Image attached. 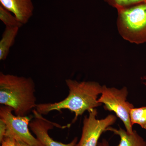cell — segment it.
<instances>
[{"label": "cell", "mask_w": 146, "mask_h": 146, "mask_svg": "<svg viewBox=\"0 0 146 146\" xmlns=\"http://www.w3.org/2000/svg\"><path fill=\"white\" fill-rule=\"evenodd\" d=\"M89 116L84 119L81 138L76 146H98V140L102 133L115 123L117 117L115 115H108L101 119H97V110L89 112Z\"/></svg>", "instance_id": "6"}, {"label": "cell", "mask_w": 146, "mask_h": 146, "mask_svg": "<svg viewBox=\"0 0 146 146\" xmlns=\"http://www.w3.org/2000/svg\"><path fill=\"white\" fill-rule=\"evenodd\" d=\"M109 5L117 10L146 2V0H104Z\"/></svg>", "instance_id": "13"}, {"label": "cell", "mask_w": 146, "mask_h": 146, "mask_svg": "<svg viewBox=\"0 0 146 146\" xmlns=\"http://www.w3.org/2000/svg\"><path fill=\"white\" fill-rule=\"evenodd\" d=\"M12 108L2 105L0 107V118L5 122L7 130L5 137L13 138L33 146H43L36 138L32 135L29 125L32 117L14 115Z\"/></svg>", "instance_id": "5"}, {"label": "cell", "mask_w": 146, "mask_h": 146, "mask_svg": "<svg viewBox=\"0 0 146 146\" xmlns=\"http://www.w3.org/2000/svg\"><path fill=\"white\" fill-rule=\"evenodd\" d=\"M117 10V27L123 39L136 44L146 43V1Z\"/></svg>", "instance_id": "3"}, {"label": "cell", "mask_w": 146, "mask_h": 146, "mask_svg": "<svg viewBox=\"0 0 146 146\" xmlns=\"http://www.w3.org/2000/svg\"><path fill=\"white\" fill-rule=\"evenodd\" d=\"M130 118L131 124H138L146 129V106L131 109Z\"/></svg>", "instance_id": "11"}, {"label": "cell", "mask_w": 146, "mask_h": 146, "mask_svg": "<svg viewBox=\"0 0 146 146\" xmlns=\"http://www.w3.org/2000/svg\"><path fill=\"white\" fill-rule=\"evenodd\" d=\"M128 94L127 88L124 87L121 89L114 87L109 88L106 85L102 86L101 96L98 99L99 103L104 104L105 109L113 111L123 121L128 133H132L133 130L130 118L131 109L134 108L133 105L127 101Z\"/></svg>", "instance_id": "4"}, {"label": "cell", "mask_w": 146, "mask_h": 146, "mask_svg": "<svg viewBox=\"0 0 146 146\" xmlns=\"http://www.w3.org/2000/svg\"><path fill=\"white\" fill-rule=\"evenodd\" d=\"M0 20L6 27H16L20 28L24 25L15 16L11 13L10 11L1 5H0Z\"/></svg>", "instance_id": "12"}, {"label": "cell", "mask_w": 146, "mask_h": 146, "mask_svg": "<svg viewBox=\"0 0 146 146\" xmlns=\"http://www.w3.org/2000/svg\"><path fill=\"white\" fill-rule=\"evenodd\" d=\"M98 146H110L108 142L106 140L104 139L101 142L98 143Z\"/></svg>", "instance_id": "16"}, {"label": "cell", "mask_w": 146, "mask_h": 146, "mask_svg": "<svg viewBox=\"0 0 146 146\" xmlns=\"http://www.w3.org/2000/svg\"><path fill=\"white\" fill-rule=\"evenodd\" d=\"M69 90L65 99L54 103L37 104L36 110L41 115H46L54 110L60 111L68 109L75 114L73 122L85 111L88 112L101 105L98 102V97L102 94V86L94 81L81 82L68 79L65 80Z\"/></svg>", "instance_id": "1"}, {"label": "cell", "mask_w": 146, "mask_h": 146, "mask_svg": "<svg viewBox=\"0 0 146 146\" xmlns=\"http://www.w3.org/2000/svg\"><path fill=\"white\" fill-rule=\"evenodd\" d=\"M0 3L23 25L27 23L33 15L34 6L32 0H0Z\"/></svg>", "instance_id": "8"}, {"label": "cell", "mask_w": 146, "mask_h": 146, "mask_svg": "<svg viewBox=\"0 0 146 146\" xmlns=\"http://www.w3.org/2000/svg\"><path fill=\"white\" fill-rule=\"evenodd\" d=\"M16 146H33L21 141H16Z\"/></svg>", "instance_id": "17"}, {"label": "cell", "mask_w": 146, "mask_h": 146, "mask_svg": "<svg viewBox=\"0 0 146 146\" xmlns=\"http://www.w3.org/2000/svg\"><path fill=\"white\" fill-rule=\"evenodd\" d=\"M35 92L31 78L0 73V104L12 108L16 116H27L36 108Z\"/></svg>", "instance_id": "2"}, {"label": "cell", "mask_w": 146, "mask_h": 146, "mask_svg": "<svg viewBox=\"0 0 146 146\" xmlns=\"http://www.w3.org/2000/svg\"><path fill=\"white\" fill-rule=\"evenodd\" d=\"M7 130L6 124L1 118H0V142L1 143L5 137Z\"/></svg>", "instance_id": "14"}, {"label": "cell", "mask_w": 146, "mask_h": 146, "mask_svg": "<svg viewBox=\"0 0 146 146\" xmlns=\"http://www.w3.org/2000/svg\"><path fill=\"white\" fill-rule=\"evenodd\" d=\"M33 112L34 118L30 122L29 127L43 146H76L77 137H75L72 142L68 144L63 143L53 140L49 135V131L52 129L54 127L59 128H61V127L57 123L46 119L42 117V115L37 112L36 110H34Z\"/></svg>", "instance_id": "7"}, {"label": "cell", "mask_w": 146, "mask_h": 146, "mask_svg": "<svg viewBox=\"0 0 146 146\" xmlns=\"http://www.w3.org/2000/svg\"><path fill=\"white\" fill-rule=\"evenodd\" d=\"M19 29L16 27H6L0 41V60H5L8 56L11 48L15 42Z\"/></svg>", "instance_id": "10"}, {"label": "cell", "mask_w": 146, "mask_h": 146, "mask_svg": "<svg viewBox=\"0 0 146 146\" xmlns=\"http://www.w3.org/2000/svg\"><path fill=\"white\" fill-rule=\"evenodd\" d=\"M1 143V146H16V140L10 137H5Z\"/></svg>", "instance_id": "15"}, {"label": "cell", "mask_w": 146, "mask_h": 146, "mask_svg": "<svg viewBox=\"0 0 146 146\" xmlns=\"http://www.w3.org/2000/svg\"><path fill=\"white\" fill-rule=\"evenodd\" d=\"M106 131H110L120 136L118 146H146V142L136 131L133 130V133H129L121 128L118 129L110 127L108 128Z\"/></svg>", "instance_id": "9"}]
</instances>
